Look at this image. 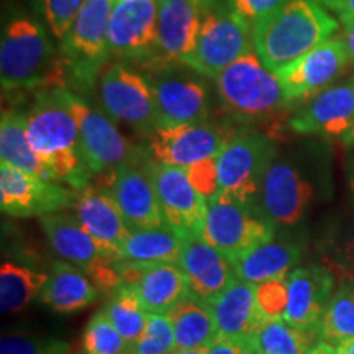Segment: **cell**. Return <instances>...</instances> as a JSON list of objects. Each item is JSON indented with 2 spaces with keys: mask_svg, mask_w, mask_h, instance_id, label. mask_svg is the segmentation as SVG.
<instances>
[{
  "mask_svg": "<svg viewBox=\"0 0 354 354\" xmlns=\"http://www.w3.org/2000/svg\"><path fill=\"white\" fill-rule=\"evenodd\" d=\"M333 190L330 156L322 146L279 154L266 172L256 209L277 228L297 227Z\"/></svg>",
  "mask_w": 354,
  "mask_h": 354,
  "instance_id": "cell-1",
  "label": "cell"
},
{
  "mask_svg": "<svg viewBox=\"0 0 354 354\" xmlns=\"http://www.w3.org/2000/svg\"><path fill=\"white\" fill-rule=\"evenodd\" d=\"M0 82L6 94L68 87L59 44L41 21L26 13H15L3 24Z\"/></svg>",
  "mask_w": 354,
  "mask_h": 354,
  "instance_id": "cell-2",
  "label": "cell"
},
{
  "mask_svg": "<svg viewBox=\"0 0 354 354\" xmlns=\"http://www.w3.org/2000/svg\"><path fill=\"white\" fill-rule=\"evenodd\" d=\"M26 115L30 143L53 179L74 190L87 187L92 174L84 158L77 122L61 87L35 92V102Z\"/></svg>",
  "mask_w": 354,
  "mask_h": 354,
  "instance_id": "cell-3",
  "label": "cell"
},
{
  "mask_svg": "<svg viewBox=\"0 0 354 354\" xmlns=\"http://www.w3.org/2000/svg\"><path fill=\"white\" fill-rule=\"evenodd\" d=\"M339 21L317 0H289L253 25L256 55L274 73L333 38Z\"/></svg>",
  "mask_w": 354,
  "mask_h": 354,
  "instance_id": "cell-4",
  "label": "cell"
},
{
  "mask_svg": "<svg viewBox=\"0 0 354 354\" xmlns=\"http://www.w3.org/2000/svg\"><path fill=\"white\" fill-rule=\"evenodd\" d=\"M216 99L233 120L256 123L289 109L277 74L250 51L214 77Z\"/></svg>",
  "mask_w": 354,
  "mask_h": 354,
  "instance_id": "cell-5",
  "label": "cell"
},
{
  "mask_svg": "<svg viewBox=\"0 0 354 354\" xmlns=\"http://www.w3.org/2000/svg\"><path fill=\"white\" fill-rule=\"evenodd\" d=\"M115 0H87L59 43L68 87L77 94L91 95L99 77L110 64L109 28Z\"/></svg>",
  "mask_w": 354,
  "mask_h": 354,
  "instance_id": "cell-6",
  "label": "cell"
},
{
  "mask_svg": "<svg viewBox=\"0 0 354 354\" xmlns=\"http://www.w3.org/2000/svg\"><path fill=\"white\" fill-rule=\"evenodd\" d=\"M253 50V26L236 15L225 0H214L207 8L192 51L180 64L214 79Z\"/></svg>",
  "mask_w": 354,
  "mask_h": 354,
  "instance_id": "cell-7",
  "label": "cell"
},
{
  "mask_svg": "<svg viewBox=\"0 0 354 354\" xmlns=\"http://www.w3.org/2000/svg\"><path fill=\"white\" fill-rule=\"evenodd\" d=\"M277 153L276 143L263 131L234 133L216 156L221 196L256 207L261 184Z\"/></svg>",
  "mask_w": 354,
  "mask_h": 354,
  "instance_id": "cell-8",
  "label": "cell"
},
{
  "mask_svg": "<svg viewBox=\"0 0 354 354\" xmlns=\"http://www.w3.org/2000/svg\"><path fill=\"white\" fill-rule=\"evenodd\" d=\"M61 92L77 122L84 158L92 177L112 174L125 162L143 156L145 148H135L128 143L117 123L100 107L92 105L87 97L69 87H61Z\"/></svg>",
  "mask_w": 354,
  "mask_h": 354,
  "instance_id": "cell-9",
  "label": "cell"
},
{
  "mask_svg": "<svg viewBox=\"0 0 354 354\" xmlns=\"http://www.w3.org/2000/svg\"><path fill=\"white\" fill-rule=\"evenodd\" d=\"M95 91L100 109L115 123H125L143 136L159 127L151 84L136 66L110 63L102 71Z\"/></svg>",
  "mask_w": 354,
  "mask_h": 354,
  "instance_id": "cell-10",
  "label": "cell"
},
{
  "mask_svg": "<svg viewBox=\"0 0 354 354\" xmlns=\"http://www.w3.org/2000/svg\"><path fill=\"white\" fill-rule=\"evenodd\" d=\"M276 233V225L256 207L220 194L209 202L201 236L234 263L256 246L271 240Z\"/></svg>",
  "mask_w": 354,
  "mask_h": 354,
  "instance_id": "cell-11",
  "label": "cell"
},
{
  "mask_svg": "<svg viewBox=\"0 0 354 354\" xmlns=\"http://www.w3.org/2000/svg\"><path fill=\"white\" fill-rule=\"evenodd\" d=\"M151 84L159 127L209 120L212 94L203 76L177 63L165 69L146 73Z\"/></svg>",
  "mask_w": 354,
  "mask_h": 354,
  "instance_id": "cell-12",
  "label": "cell"
},
{
  "mask_svg": "<svg viewBox=\"0 0 354 354\" xmlns=\"http://www.w3.org/2000/svg\"><path fill=\"white\" fill-rule=\"evenodd\" d=\"M234 133L228 125L210 118L176 127H158L145 136L143 148L153 161L185 169L201 159L218 156Z\"/></svg>",
  "mask_w": 354,
  "mask_h": 354,
  "instance_id": "cell-13",
  "label": "cell"
},
{
  "mask_svg": "<svg viewBox=\"0 0 354 354\" xmlns=\"http://www.w3.org/2000/svg\"><path fill=\"white\" fill-rule=\"evenodd\" d=\"M349 64L351 59L346 43L342 37H333L305 53L294 63L276 71V74L292 107L333 86L346 73Z\"/></svg>",
  "mask_w": 354,
  "mask_h": 354,
  "instance_id": "cell-14",
  "label": "cell"
},
{
  "mask_svg": "<svg viewBox=\"0 0 354 354\" xmlns=\"http://www.w3.org/2000/svg\"><path fill=\"white\" fill-rule=\"evenodd\" d=\"M74 198L76 190L17 169L6 162L0 165V207L6 215L30 218L69 210Z\"/></svg>",
  "mask_w": 354,
  "mask_h": 354,
  "instance_id": "cell-15",
  "label": "cell"
},
{
  "mask_svg": "<svg viewBox=\"0 0 354 354\" xmlns=\"http://www.w3.org/2000/svg\"><path fill=\"white\" fill-rule=\"evenodd\" d=\"M158 19L156 0H115L109 28L110 56L143 68L156 41Z\"/></svg>",
  "mask_w": 354,
  "mask_h": 354,
  "instance_id": "cell-16",
  "label": "cell"
},
{
  "mask_svg": "<svg viewBox=\"0 0 354 354\" xmlns=\"http://www.w3.org/2000/svg\"><path fill=\"white\" fill-rule=\"evenodd\" d=\"M145 166L153 179L166 223L184 236H201L209 202L190 184L187 171L153 161L148 154Z\"/></svg>",
  "mask_w": 354,
  "mask_h": 354,
  "instance_id": "cell-17",
  "label": "cell"
},
{
  "mask_svg": "<svg viewBox=\"0 0 354 354\" xmlns=\"http://www.w3.org/2000/svg\"><path fill=\"white\" fill-rule=\"evenodd\" d=\"M212 2L214 0H177L159 7L156 41L151 56L141 69L154 73L180 63L192 51Z\"/></svg>",
  "mask_w": 354,
  "mask_h": 354,
  "instance_id": "cell-18",
  "label": "cell"
},
{
  "mask_svg": "<svg viewBox=\"0 0 354 354\" xmlns=\"http://www.w3.org/2000/svg\"><path fill=\"white\" fill-rule=\"evenodd\" d=\"M143 156L117 167L112 174L105 176V189L120 209L130 230L156 228L166 225L153 179L145 166Z\"/></svg>",
  "mask_w": 354,
  "mask_h": 354,
  "instance_id": "cell-19",
  "label": "cell"
},
{
  "mask_svg": "<svg viewBox=\"0 0 354 354\" xmlns=\"http://www.w3.org/2000/svg\"><path fill=\"white\" fill-rule=\"evenodd\" d=\"M287 125L300 136L343 140L354 125V76L304 102Z\"/></svg>",
  "mask_w": 354,
  "mask_h": 354,
  "instance_id": "cell-20",
  "label": "cell"
},
{
  "mask_svg": "<svg viewBox=\"0 0 354 354\" xmlns=\"http://www.w3.org/2000/svg\"><path fill=\"white\" fill-rule=\"evenodd\" d=\"M71 210L104 254L109 259L118 261L123 243L130 236L131 230L107 190L92 184L76 190Z\"/></svg>",
  "mask_w": 354,
  "mask_h": 354,
  "instance_id": "cell-21",
  "label": "cell"
},
{
  "mask_svg": "<svg viewBox=\"0 0 354 354\" xmlns=\"http://www.w3.org/2000/svg\"><path fill=\"white\" fill-rule=\"evenodd\" d=\"M183 268L187 294L205 304H212L236 279L233 261L209 245L202 236H184Z\"/></svg>",
  "mask_w": 354,
  "mask_h": 354,
  "instance_id": "cell-22",
  "label": "cell"
},
{
  "mask_svg": "<svg viewBox=\"0 0 354 354\" xmlns=\"http://www.w3.org/2000/svg\"><path fill=\"white\" fill-rule=\"evenodd\" d=\"M122 284L131 286L148 313H167L187 295V282L179 263L138 264L115 261Z\"/></svg>",
  "mask_w": 354,
  "mask_h": 354,
  "instance_id": "cell-23",
  "label": "cell"
},
{
  "mask_svg": "<svg viewBox=\"0 0 354 354\" xmlns=\"http://www.w3.org/2000/svg\"><path fill=\"white\" fill-rule=\"evenodd\" d=\"M336 279L323 264L295 268L287 274L289 302L284 320L307 330L320 331V323L335 292Z\"/></svg>",
  "mask_w": 354,
  "mask_h": 354,
  "instance_id": "cell-24",
  "label": "cell"
},
{
  "mask_svg": "<svg viewBox=\"0 0 354 354\" xmlns=\"http://www.w3.org/2000/svg\"><path fill=\"white\" fill-rule=\"evenodd\" d=\"M39 225L53 251L68 263L81 268L84 272L109 259L94 238L79 223L76 215L68 210L39 216Z\"/></svg>",
  "mask_w": 354,
  "mask_h": 354,
  "instance_id": "cell-25",
  "label": "cell"
},
{
  "mask_svg": "<svg viewBox=\"0 0 354 354\" xmlns=\"http://www.w3.org/2000/svg\"><path fill=\"white\" fill-rule=\"evenodd\" d=\"M302 256L304 245L297 238L276 233L271 240L234 261V272L241 281L259 284L269 279L286 277L299 268Z\"/></svg>",
  "mask_w": 354,
  "mask_h": 354,
  "instance_id": "cell-26",
  "label": "cell"
},
{
  "mask_svg": "<svg viewBox=\"0 0 354 354\" xmlns=\"http://www.w3.org/2000/svg\"><path fill=\"white\" fill-rule=\"evenodd\" d=\"M218 336L254 339L264 320L256 305L254 284L234 279L210 304Z\"/></svg>",
  "mask_w": 354,
  "mask_h": 354,
  "instance_id": "cell-27",
  "label": "cell"
},
{
  "mask_svg": "<svg viewBox=\"0 0 354 354\" xmlns=\"http://www.w3.org/2000/svg\"><path fill=\"white\" fill-rule=\"evenodd\" d=\"M99 297V287L81 268L68 261H55L38 299L53 312L73 313L94 305Z\"/></svg>",
  "mask_w": 354,
  "mask_h": 354,
  "instance_id": "cell-28",
  "label": "cell"
},
{
  "mask_svg": "<svg viewBox=\"0 0 354 354\" xmlns=\"http://www.w3.org/2000/svg\"><path fill=\"white\" fill-rule=\"evenodd\" d=\"M0 158L2 162L43 179H53L50 169L35 153L28 138V115L17 109H3L0 118ZM56 183V180H55Z\"/></svg>",
  "mask_w": 354,
  "mask_h": 354,
  "instance_id": "cell-29",
  "label": "cell"
},
{
  "mask_svg": "<svg viewBox=\"0 0 354 354\" xmlns=\"http://www.w3.org/2000/svg\"><path fill=\"white\" fill-rule=\"evenodd\" d=\"M176 348H210L218 338V328L210 304L202 302L192 295L180 299L169 312Z\"/></svg>",
  "mask_w": 354,
  "mask_h": 354,
  "instance_id": "cell-30",
  "label": "cell"
},
{
  "mask_svg": "<svg viewBox=\"0 0 354 354\" xmlns=\"http://www.w3.org/2000/svg\"><path fill=\"white\" fill-rule=\"evenodd\" d=\"M183 246L184 234L167 223L156 228L131 230L130 236L123 243L118 261L138 264L179 263Z\"/></svg>",
  "mask_w": 354,
  "mask_h": 354,
  "instance_id": "cell-31",
  "label": "cell"
},
{
  "mask_svg": "<svg viewBox=\"0 0 354 354\" xmlns=\"http://www.w3.org/2000/svg\"><path fill=\"white\" fill-rule=\"evenodd\" d=\"M48 272L6 261L0 268V310L3 315L21 312L39 297Z\"/></svg>",
  "mask_w": 354,
  "mask_h": 354,
  "instance_id": "cell-32",
  "label": "cell"
},
{
  "mask_svg": "<svg viewBox=\"0 0 354 354\" xmlns=\"http://www.w3.org/2000/svg\"><path fill=\"white\" fill-rule=\"evenodd\" d=\"M253 342L256 354H308L322 338L318 330L300 328L279 318L264 322Z\"/></svg>",
  "mask_w": 354,
  "mask_h": 354,
  "instance_id": "cell-33",
  "label": "cell"
},
{
  "mask_svg": "<svg viewBox=\"0 0 354 354\" xmlns=\"http://www.w3.org/2000/svg\"><path fill=\"white\" fill-rule=\"evenodd\" d=\"M102 310L113 323L115 328L120 331L128 346L138 342L145 333L149 313L146 312L138 294L131 286L120 284L110 292Z\"/></svg>",
  "mask_w": 354,
  "mask_h": 354,
  "instance_id": "cell-34",
  "label": "cell"
},
{
  "mask_svg": "<svg viewBox=\"0 0 354 354\" xmlns=\"http://www.w3.org/2000/svg\"><path fill=\"white\" fill-rule=\"evenodd\" d=\"M318 253L336 281L354 282V216L336 223L322 238Z\"/></svg>",
  "mask_w": 354,
  "mask_h": 354,
  "instance_id": "cell-35",
  "label": "cell"
},
{
  "mask_svg": "<svg viewBox=\"0 0 354 354\" xmlns=\"http://www.w3.org/2000/svg\"><path fill=\"white\" fill-rule=\"evenodd\" d=\"M322 342L338 346L354 339V282H339L320 323Z\"/></svg>",
  "mask_w": 354,
  "mask_h": 354,
  "instance_id": "cell-36",
  "label": "cell"
},
{
  "mask_svg": "<svg viewBox=\"0 0 354 354\" xmlns=\"http://www.w3.org/2000/svg\"><path fill=\"white\" fill-rule=\"evenodd\" d=\"M81 346L84 354H127L128 351L125 338L115 328L102 308L87 322Z\"/></svg>",
  "mask_w": 354,
  "mask_h": 354,
  "instance_id": "cell-37",
  "label": "cell"
},
{
  "mask_svg": "<svg viewBox=\"0 0 354 354\" xmlns=\"http://www.w3.org/2000/svg\"><path fill=\"white\" fill-rule=\"evenodd\" d=\"M176 349L174 331L166 313H149L145 333L128 346L127 354H171Z\"/></svg>",
  "mask_w": 354,
  "mask_h": 354,
  "instance_id": "cell-38",
  "label": "cell"
},
{
  "mask_svg": "<svg viewBox=\"0 0 354 354\" xmlns=\"http://www.w3.org/2000/svg\"><path fill=\"white\" fill-rule=\"evenodd\" d=\"M86 2L87 0H37L39 15L57 44L63 41Z\"/></svg>",
  "mask_w": 354,
  "mask_h": 354,
  "instance_id": "cell-39",
  "label": "cell"
},
{
  "mask_svg": "<svg viewBox=\"0 0 354 354\" xmlns=\"http://www.w3.org/2000/svg\"><path fill=\"white\" fill-rule=\"evenodd\" d=\"M68 349L66 342L26 331H8L0 342V354H66Z\"/></svg>",
  "mask_w": 354,
  "mask_h": 354,
  "instance_id": "cell-40",
  "label": "cell"
},
{
  "mask_svg": "<svg viewBox=\"0 0 354 354\" xmlns=\"http://www.w3.org/2000/svg\"><path fill=\"white\" fill-rule=\"evenodd\" d=\"M256 305L264 322L284 318L287 302H289V284L286 277L269 279L254 284Z\"/></svg>",
  "mask_w": 354,
  "mask_h": 354,
  "instance_id": "cell-41",
  "label": "cell"
},
{
  "mask_svg": "<svg viewBox=\"0 0 354 354\" xmlns=\"http://www.w3.org/2000/svg\"><path fill=\"white\" fill-rule=\"evenodd\" d=\"M187 171L190 184L197 190L207 202L214 201L220 196V177H218V165H216V156L201 159L194 162Z\"/></svg>",
  "mask_w": 354,
  "mask_h": 354,
  "instance_id": "cell-42",
  "label": "cell"
},
{
  "mask_svg": "<svg viewBox=\"0 0 354 354\" xmlns=\"http://www.w3.org/2000/svg\"><path fill=\"white\" fill-rule=\"evenodd\" d=\"M228 7L253 26L256 21L277 10L289 0H225Z\"/></svg>",
  "mask_w": 354,
  "mask_h": 354,
  "instance_id": "cell-43",
  "label": "cell"
},
{
  "mask_svg": "<svg viewBox=\"0 0 354 354\" xmlns=\"http://www.w3.org/2000/svg\"><path fill=\"white\" fill-rule=\"evenodd\" d=\"M209 354H256V346L253 339L218 336L209 348Z\"/></svg>",
  "mask_w": 354,
  "mask_h": 354,
  "instance_id": "cell-44",
  "label": "cell"
},
{
  "mask_svg": "<svg viewBox=\"0 0 354 354\" xmlns=\"http://www.w3.org/2000/svg\"><path fill=\"white\" fill-rule=\"evenodd\" d=\"M342 38L346 43L349 59H351V64L354 66V20H349L346 24H343V35Z\"/></svg>",
  "mask_w": 354,
  "mask_h": 354,
  "instance_id": "cell-45",
  "label": "cell"
},
{
  "mask_svg": "<svg viewBox=\"0 0 354 354\" xmlns=\"http://www.w3.org/2000/svg\"><path fill=\"white\" fill-rule=\"evenodd\" d=\"M346 180H348V189L351 192V198L354 202V145L348 146L346 153Z\"/></svg>",
  "mask_w": 354,
  "mask_h": 354,
  "instance_id": "cell-46",
  "label": "cell"
},
{
  "mask_svg": "<svg viewBox=\"0 0 354 354\" xmlns=\"http://www.w3.org/2000/svg\"><path fill=\"white\" fill-rule=\"evenodd\" d=\"M339 21L346 24L349 20H354V0H344L342 10L338 12Z\"/></svg>",
  "mask_w": 354,
  "mask_h": 354,
  "instance_id": "cell-47",
  "label": "cell"
},
{
  "mask_svg": "<svg viewBox=\"0 0 354 354\" xmlns=\"http://www.w3.org/2000/svg\"><path fill=\"white\" fill-rule=\"evenodd\" d=\"M308 354H336V349H335L333 344L320 342Z\"/></svg>",
  "mask_w": 354,
  "mask_h": 354,
  "instance_id": "cell-48",
  "label": "cell"
},
{
  "mask_svg": "<svg viewBox=\"0 0 354 354\" xmlns=\"http://www.w3.org/2000/svg\"><path fill=\"white\" fill-rule=\"evenodd\" d=\"M317 2L322 3V6L325 7V8H328L330 12H336V13H338L339 10H342L344 0H317Z\"/></svg>",
  "mask_w": 354,
  "mask_h": 354,
  "instance_id": "cell-49",
  "label": "cell"
},
{
  "mask_svg": "<svg viewBox=\"0 0 354 354\" xmlns=\"http://www.w3.org/2000/svg\"><path fill=\"white\" fill-rule=\"evenodd\" d=\"M335 349L336 354H354V339L338 344V346H335Z\"/></svg>",
  "mask_w": 354,
  "mask_h": 354,
  "instance_id": "cell-50",
  "label": "cell"
},
{
  "mask_svg": "<svg viewBox=\"0 0 354 354\" xmlns=\"http://www.w3.org/2000/svg\"><path fill=\"white\" fill-rule=\"evenodd\" d=\"M171 354H209V348H190V349L176 348Z\"/></svg>",
  "mask_w": 354,
  "mask_h": 354,
  "instance_id": "cell-51",
  "label": "cell"
},
{
  "mask_svg": "<svg viewBox=\"0 0 354 354\" xmlns=\"http://www.w3.org/2000/svg\"><path fill=\"white\" fill-rule=\"evenodd\" d=\"M342 141H343V145L346 146V148H348V146H353L354 145V125H353L351 130H349L346 135L343 136Z\"/></svg>",
  "mask_w": 354,
  "mask_h": 354,
  "instance_id": "cell-52",
  "label": "cell"
},
{
  "mask_svg": "<svg viewBox=\"0 0 354 354\" xmlns=\"http://www.w3.org/2000/svg\"><path fill=\"white\" fill-rule=\"evenodd\" d=\"M156 2L159 3V7H165V6H167V3L177 2V0H156Z\"/></svg>",
  "mask_w": 354,
  "mask_h": 354,
  "instance_id": "cell-53",
  "label": "cell"
}]
</instances>
